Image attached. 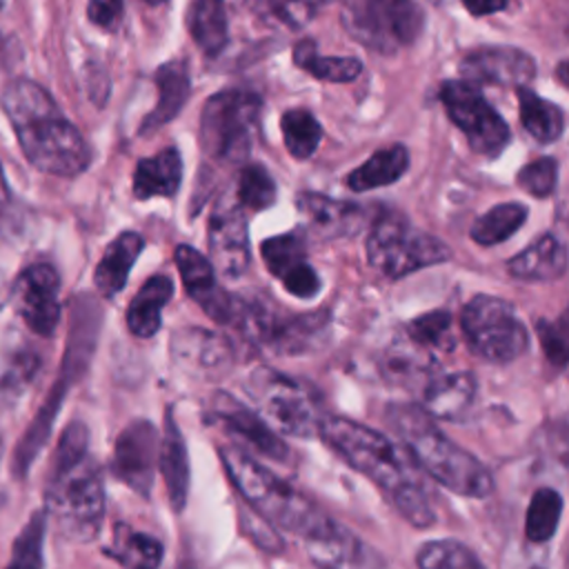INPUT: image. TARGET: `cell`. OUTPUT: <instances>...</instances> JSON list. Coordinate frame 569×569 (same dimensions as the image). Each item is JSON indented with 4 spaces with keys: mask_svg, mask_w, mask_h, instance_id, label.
Wrapping results in <instances>:
<instances>
[{
    "mask_svg": "<svg viewBox=\"0 0 569 569\" xmlns=\"http://www.w3.org/2000/svg\"><path fill=\"white\" fill-rule=\"evenodd\" d=\"M280 131H282L287 151L298 160L311 158L322 140V124L316 120L311 111L302 107H296L282 113Z\"/></svg>",
    "mask_w": 569,
    "mask_h": 569,
    "instance_id": "36",
    "label": "cell"
},
{
    "mask_svg": "<svg viewBox=\"0 0 569 569\" xmlns=\"http://www.w3.org/2000/svg\"><path fill=\"white\" fill-rule=\"evenodd\" d=\"M182 284L187 293L200 305V309L220 325H229L238 305V298L224 291L216 280V269L198 249L178 244L173 251Z\"/></svg>",
    "mask_w": 569,
    "mask_h": 569,
    "instance_id": "18",
    "label": "cell"
},
{
    "mask_svg": "<svg viewBox=\"0 0 569 569\" xmlns=\"http://www.w3.org/2000/svg\"><path fill=\"white\" fill-rule=\"evenodd\" d=\"M122 13H124L122 0H89L87 4L89 20L104 31H116L118 24L122 22Z\"/></svg>",
    "mask_w": 569,
    "mask_h": 569,
    "instance_id": "45",
    "label": "cell"
},
{
    "mask_svg": "<svg viewBox=\"0 0 569 569\" xmlns=\"http://www.w3.org/2000/svg\"><path fill=\"white\" fill-rule=\"evenodd\" d=\"M407 336L416 345L425 349H451V313L445 309H436L429 313H422L407 322Z\"/></svg>",
    "mask_w": 569,
    "mask_h": 569,
    "instance_id": "41",
    "label": "cell"
},
{
    "mask_svg": "<svg viewBox=\"0 0 569 569\" xmlns=\"http://www.w3.org/2000/svg\"><path fill=\"white\" fill-rule=\"evenodd\" d=\"M409 167V151L405 144H391L387 149L369 156L358 169H353L347 178V187L356 193L387 187L398 182Z\"/></svg>",
    "mask_w": 569,
    "mask_h": 569,
    "instance_id": "30",
    "label": "cell"
},
{
    "mask_svg": "<svg viewBox=\"0 0 569 569\" xmlns=\"http://www.w3.org/2000/svg\"><path fill=\"white\" fill-rule=\"evenodd\" d=\"M262 98L249 89L213 93L200 113V147L218 164H242L260 127Z\"/></svg>",
    "mask_w": 569,
    "mask_h": 569,
    "instance_id": "6",
    "label": "cell"
},
{
    "mask_svg": "<svg viewBox=\"0 0 569 569\" xmlns=\"http://www.w3.org/2000/svg\"><path fill=\"white\" fill-rule=\"evenodd\" d=\"M247 391L271 429L296 438L316 436L322 409L305 382L271 367H258L247 378Z\"/></svg>",
    "mask_w": 569,
    "mask_h": 569,
    "instance_id": "8",
    "label": "cell"
},
{
    "mask_svg": "<svg viewBox=\"0 0 569 569\" xmlns=\"http://www.w3.org/2000/svg\"><path fill=\"white\" fill-rule=\"evenodd\" d=\"M209 413L218 425H222L224 431H229L240 442L249 445L262 458L276 462H287L291 458L289 447L269 427V422L262 420V416H258L249 407H244L238 398L224 391H216L209 402Z\"/></svg>",
    "mask_w": 569,
    "mask_h": 569,
    "instance_id": "16",
    "label": "cell"
},
{
    "mask_svg": "<svg viewBox=\"0 0 569 569\" xmlns=\"http://www.w3.org/2000/svg\"><path fill=\"white\" fill-rule=\"evenodd\" d=\"M538 329V338L542 345V351L547 356V360L556 367L562 369L567 365V356H569V331H567V318L560 316L558 320L549 322V320H538L536 325Z\"/></svg>",
    "mask_w": 569,
    "mask_h": 569,
    "instance_id": "44",
    "label": "cell"
},
{
    "mask_svg": "<svg viewBox=\"0 0 569 569\" xmlns=\"http://www.w3.org/2000/svg\"><path fill=\"white\" fill-rule=\"evenodd\" d=\"M207 242L211 264L218 273L229 280L240 278L249 269V233H247V216L238 200L222 196L207 224Z\"/></svg>",
    "mask_w": 569,
    "mask_h": 569,
    "instance_id": "13",
    "label": "cell"
},
{
    "mask_svg": "<svg viewBox=\"0 0 569 569\" xmlns=\"http://www.w3.org/2000/svg\"><path fill=\"white\" fill-rule=\"evenodd\" d=\"M465 80L473 84L527 87L536 78V60L516 47L491 44L467 51L458 64Z\"/></svg>",
    "mask_w": 569,
    "mask_h": 569,
    "instance_id": "17",
    "label": "cell"
},
{
    "mask_svg": "<svg viewBox=\"0 0 569 569\" xmlns=\"http://www.w3.org/2000/svg\"><path fill=\"white\" fill-rule=\"evenodd\" d=\"M4 4H7V0H0V9H2V7H4Z\"/></svg>",
    "mask_w": 569,
    "mask_h": 569,
    "instance_id": "49",
    "label": "cell"
},
{
    "mask_svg": "<svg viewBox=\"0 0 569 569\" xmlns=\"http://www.w3.org/2000/svg\"><path fill=\"white\" fill-rule=\"evenodd\" d=\"M307 553L316 565L322 567H371L382 565V558L367 547L356 533L331 522L329 529H325L320 536L305 540Z\"/></svg>",
    "mask_w": 569,
    "mask_h": 569,
    "instance_id": "21",
    "label": "cell"
},
{
    "mask_svg": "<svg viewBox=\"0 0 569 569\" xmlns=\"http://www.w3.org/2000/svg\"><path fill=\"white\" fill-rule=\"evenodd\" d=\"M460 329L469 349L493 365L513 362L529 347V331L518 311L496 296H473L460 313Z\"/></svg>",
    "mask_w": 569,
    "mask_h": 569,
    "instance_id": "9",
    "label": "cell"
},
{
    "mask_svg": "<svg viewBox=\"0 0 569 569\" xmlns=\"http://www.w3.org/2000/svg\"><path fill=\"white\" fill-rule=\"evenodd\" d=\"M322 2L325 0H247V7L267 24L298 31L313 20Z\"/></svg>",
    "mask_w": 569,
    "mask_h": 569,
    "instance_id": "37",
    "label": "cell"
},
{
    "mask_svg": "<svg viewBox=\"0 0 569 569\" xmlns=\"http://www.w3.org/2000/svg\"><path fill=\"white\" fill-rule=\"evenodd\" d=\"M11 305L22 322L38 336H53L60 320V276L47 262L22 269L11 289Z\"/></svg>",
    "mask_w": 569,
    "mask_h": 569,
    "instance_id": "12",
    "label": "cell"
},
{
    "mask_svg": "<svg viewBox=\"0 0 569 569\" xmlns=\"http://www.w3.org/2000/svg\"><path fill=\"white\" fill-rule=\"evenodd\" d=\"M422 569H482V560L458 540L425 542L416 556Z\"/></svg>",
    "mask_w": 569,
    "mask_h": 569,
    "instance_id": "39",
    "label": "cell"
},
{
    "mask_svg": "<svg viewBox=\"0 0 569 569\" xmlns=\"http://www.w3.org/2000/svg\"><path fill=\"white\" fill-rule=\"evenodd\" d=\"M42 536H44V513L38 511L29 525L22 529L13 545L11 567H40L42 565Z\"/></svg>",
    "mask_w": 569,
    "mask_h": 569,
    "instance_id": "43",
    "label": "cell"
},
{
    "mask_svg": "<svg viewBox=\"0 0 569 569\" xmlns=\"http://www.w3.org/2000/svg\"><path fill=\"white\" fill-rule=\"evenodd\" d=\"M440 102L449 120L465 133L469 147L485 158H496L509 142L511 131L505 118L487 102L478 84L447 80L440 87Z\"/></svg>",
    "mask_w": 569,
    "mask_h": 569,
    "instance_id": "11",
    "label": "cell"
},
{
    "mask_svg": "<svg viewBox=\"0 0 569 569\" xmlns=\"http://www.w3.org/2000/svg\"><path fill=\"white\" fill-rule=\"evenodd\" d=\"M293 62L309 76L325 82H351L360 76L362 62L351 56H322L316 42L305 38L293 47Z\"/></svg>",
    "mask_w": 569,
    "mask_h": 569,
    "instance_id": "34",
    "label": "cell"
},
{
    "mask_svg": "<svg viewBox=\"0 0 569 569\" xmlns=\"http://www.w3.org/2000/svg\"><path fill=\"white\" fill-rule=\"evenodd\" d=\"M147 2H151V4H158V2H162V0H147Z\"/></svg>",
    "mask_w": 569,
    "mask_h": 569,
    "instance_id": "48",
    "label": "cell"
},
{
    "mask_svg": "<svg viewBox=\"0 0 569 569\" xmlns=\"http://www.w3.org/2000/svg\"><path fill=\"white\" fill-rule=\"evenodd\" d=\"M478 382L469 371L431 376L422 387V409L438 420H458L476 398Z\"/></svg>",
    "mask_w": 569,
    "mask_h": 569,
    "instance_id": "23",
    "label": "cell"
},
{
    "mask_svg": "<svg viewBox=\"0 0 569 569\" xmlns=\"http://www.w3.org/2000/svg\"><path fill=\"white\" fill-rule=\"evenodd\" d=\"M158 469L164 480L171 509L180 513L189 496V456L182 431L173 420L171 409L164 413V429L158 440Z\"/></svg>",
    "mask_w": 569,
    "mask_h": 569,
    "instance_id": "22",
    "label": "cell"
},
{
    "mask_svg": "<svg viewBox=\"0 0 569 569\" xmlns=\"http://www.w3.org/2000/svg\"><path fill=\"white\" fill-rule=\"evenodd\" d=\"M187 27L204 56H218L229 40V20L222 0H193Z\"/></svg>",
    "mask_w": 569,
    "mask_h": 569,
    "instance_id": "31",
    "label": "cell"
},
{
    "mask_svg": "<svg viewBox=\"0 0 569 569\" xmlns=\"http://www.w3.org/2000/svg\"><path fill=\"white\" fill-rule=\"evenodd\" d=\"M387 420L413 462L431 480L467 498H487L493 491L491 471L473 453L442 433L422 407L391 405Z\"/></svg>",
    "mask_w": 569,
    "mask_h": 569,
    "instance_id": "4",
    "label": "cell"
},
{
    "mask_svg": "<svg viewBox=\"0 0 569 569\" xmlns=\"http://www.w3.org/2000/svg\"><path fill=\"white\" fill-rule=\"evenodd\" d=\"M144 249V238L138 231H122L104 249L93 271V284L104 298H113L129 280L131 267Z\"/></svg>",
    "mask_w": 569,
    "mask_h": 569,
    "instance_id": "26",
    "label": "cell"
},
{
    "mask_svg": "<svg viewBox=\"0 0 569 569\" xmlns=\"http://www.w3.org/2000/svg\"><path fill=\"white\" fill-rule=\"evenodd\" d=\"M562 513V496L551 487H540L533 491L527 518H525V533L531 542H547L560 522Z\"/></svg>",
    "mask_w": 569,
    "mask_h": 569,
    "instance_id": "38",
    "label": "cell"
},
{
    "mask_svg": "<svg viewBox=\"0 0 569 569\" xmlns=\"http://www.w3.org/2000/svg\"><path fill=\"white\" fill-rule=\"evenodd\" d=\"M173 296V280L169 276H151L127 309V327L136 338H151L162 325V309Z\"/></svg>",
    "mask_w": 569,
    "mask_h": 569,
    "instance_id": "29",
    "label": "cell"
},
{
    "mask_svg": "<svg viewBox=\"0 0 569 569\" xmlns=\"http://www.w3.org/2000/svg\"><path fill=\"white\" fill-rule=\"evenodd\" d=\"M262 260L271 276H276L293 298L311 300L318 296L320 278L307 256L305 229L267 238L262 242Z\"/></svg>",
    "mask_w": 569,
    "mask_h": 569,
    "instance_id": "15",
    "label": "cell"
},
{
    "mask_svg": "<svg viewBox=\"0 0 569 569\" xmlns=\"http://www.w3.org/2000/svg\"><path fill=\"white\" fill-rule=\"evenodd\" d=\"M87 427L71 422L56 449L44 489L47 513L71 542H89L104 518V485L98 462L87 451Z\"/></svg>",
    "mask_w": 569,
    "mask_h": 569,
    "instance_id": "3",
    "label": "cell"
},
{
    "mask_svg": "<svg viewBox=\"0 0 569 569\" xmlns=\"http://www.w3.org/2000/svg\"><path fill=\"white\" fill-rule=\"evenodd\" d=\"M316 436L351 469L367 476L413 527L425 529L436 522L433 493L405 447L342 416H322Z\"/></svg>",
    "mask_w": 569,
    "mask_h": 569,
    "instance_id": "1",
    "label": "cell"
},
{
    "mask_svg": "<svg viewBox=\"0 0 569 569\" xmlns=\"http://www.w3.org/2000/svg\"><path fill=\"white\" fill-rule=\"evenodd\" d=\"M0 104L24 158L36 169L73 178L89 167L91 149L87 140L67 120L44 87L27 78H16L4 87Z\"/></svg>",
    "mask_w": 569,
    "mask_h": 569,
    "instance_id": "2",
    "label": "cell"
},
{
    "mask_svg": "<svg viewBox=\"0 0 569 569\" xmlns=\"http://www.w3.org/2000/svg\"><path fill=\"white\" fill-rule=\"evenodd\" d=\"M169 351L173 362L196 378H218L233 362L227 338L202 327H182L173 331Z\"/></svg>",
    "mask_w": 569,
    "mask_h": 569,
    "instance_id": "19",
    "label": "cell"
},
{
    "mask_svg": "<svg viewBox=\"0 0 569 569\" xmlns=\"http://www.w3.org/2000/svg\"><path fill=\"white\" fill-rule=\"evenodd\" d=\"M436 367L438 362L429 349L416 345L409 338L391 342L380 360L382 378L398 387H425Z\"/></svg>",
    "mask_w": 569,
    "mask_h": 569,
    "instance_id": "27",
    "label": "cell"
},
{
    "mask_svg": "<svg viewBox=\"0 0 569 569\" xmlns=\"http://www.w3.org/2000/svg\"><path fill=\"white\" fill-rule=\"evenodd\" d=\"M218 456L233 487L264 522L291 531L302 540H311L331 527L333 520L327 513L249 453L229 445L220 447Z\"/></svg>",
    "mask_w": 569,
    "mask_h": 569,
    "instance_id": "5",
    "label": "cell"
},
{
    "mask_svg": "<svg viewBox=\"0 0 569 569\" xmlns=\"http://www.w3.org/2000/svg\"><path fill=\"white\" fill-rule=\"evenodd\" d=\"M296 207L305 218V231L313 233L318 240L353 236L365 220L362 207L313 191L298 193Z\"/></svg>",
    "mask_w": 569,
    "mask_h": 569,
    "instance_id": "20",
    "label": "cell"
},
{
    "mask_svg": "<svg viewBox=\"0 0 569 569\" xmlns=\"http://www.w3.org/2000/svg\"><path fill=\"white\" fill-rule=\"evenodd\" d=\"M342 22L360 44L389 56L420 38L425 11L416 0H347Z\"/></svg>",
    "mask_w": 569,
    "mask_h": 569,
    "instance_id": "10",
    "label": "cell"
},
{
    "mask_svg": "<svg viewBox=\"0 0 569 569\" xmlns=\"http://www.w3.org/2000/svg\"><path fill=\"white\" fill-rule=\"evenodd\" d=\"M236 200L240 202L242 209H249V211H262L271 207L276 200V182L271 173L258 162L244 164L240 171Z\"/></svg>",
    "mask_w": 569,
    "mask_h": 569,
    "instance_id": "40",
    "label": "cell"
},
{
    "mask_svg": "<svg viewBox=\"0 0 569 569\" xmlns=\"http://www.w3.org/2000/svg\"><path fill=\"white\" fill-rule=\"evenodd\" d=\"M104 553L124 567L153 569L162 562V542L118 522L113 527V542L104 547Z\"/></svg>",
    "mask_w": 569,
    "mask_h": 569,
    "instance_id": "33",
    "label": "cell"
},
{
    "mask_svg": "<svg viewBox=\"0 0 569 569\" xmlns=\"http://www.w3.org/2000/svg\"><path fill=\"white\" fill-rule=\"evenodd\" d=\"M9 200V187H7V180H4V171H2V164H0V204Z\"/></svg>",
    "mask_w": 569,
    "mask_h": 569,
    "instance_id": "47",
    "label": "cell"
},
{
    "mask_svg": "<svg viewBox=\"0 0 569 569\" xmlns=\"http://www.w3.org/2000/svg\"><path fill=\"white\" fill-rule=\"evenodd\" d=\"M153 80H156V89H158V100L140 124L142 136H149L156 129L171 122L182 111V107L189 98V91H191L189 69H187L184 60H169V62L160 64L156 69Z\"/></svg>",
    "mask_w": 569,
    "mask_h": 569,
    "instance_id": "24",
    "label": "cell"
},
{
    "mask_svg": "<svg viewBox=\"0 0 569 569\" xmlns=\"http://www.w3.org/2000/svg\"><path fill=\"white\" fill-rule=\"evenodd\" d=\"M182 180V158L176 147H167L156 156L140 158L133 171V196L138 200L171 198Z\"/></svg>",
    "mask_w": 569,
    "mask_h": 569,
    "instance_id": "28",
    "label": "cell"
},
{
    "mask_svg": "<svg viewBox=\"0 0 569 569\" xmlns=\"http://www.w3.org/2000/svg\"><path fill=\"white\" fill-rule=\"evenodd\" d=\"M325 2H327V0H325Z\"/></svg>",
    "mask_w": 569,
    "mask_h": 569,
    "instance_id": "50",
    "label": "cell"
},
{
    "mask_svg": "<svg viewBox=\"0 0 569 569\" xmlns=\"http://www.w3.org/2000/svg\"><path fill=\"white\" fill-rule=\"evenodd\" d=\"M451 258L449 244L440 238L416 229L405 216L385 211L371 224L367 236V260L385 278L398 280L418 269Z\"/></svg>",
    "mask_w": 569,
    "mask_h": 569,
    "instance_id": "7",
    "label": "cell"
},
{
    "mask_svg": "<svg viewBox=\"0 0 569 569\" xmlns=\"http://www.w3.org/2000/svg\"><path fill=\"white\" fill-rule=\"evenodd\" d=\"M471 16H491L505 9L507 0H462Z\"/></svg>",
    "mask_w": 569,
    "mask_h": 569,
    "instance_id": "46",
    "label": "cell"
},
{
    "mask_svg": "<svg viewBox=\"0 0 569 569\" xmlns=\"http://www.w3.org/2000/svg\"><path fill=\"white\" fill-rule=\"evenodd\" d=\"M160 433L149 420L129 422L116 438L111 471L129 489L149 498L158 469Z\"/></svg>",
    "mask_w": 569,
    "mask_h": 569,
    "instance_id": "14",
    "label": "cell"
},
{
    "mask_svg": "<svg viewBox=\"0 0 569 569\" xmlns=\"http://www.w3.org/2000/svg\"><path fill=\"white\" fill-rule=\"evenodd\" d=\"M520 122L525 131L540 144L556 142L565 131V113L556 102L540 98L529 87H518Z\"/></svg>",
    "mask_w": 569,
    "mask_h": 569,
    "instance_id": "32",
    "label": "cell"
},
{
    "mask_svg": "<svg viewBox=\"0 0 569 569\" xmlns=\"http://www.w3.org/2000/svg\"><path fill=\"white\" fill-rule=\"evenodd\" d=\"M516 182L522 191L536 198H549L556 191V182H558V160L551 156H542L538 160L527 162L518 171Z\"/></svg>",
    "mask_w": 569,
    "mask_h": 569,
    "instance_id": "42",
    "label": "cell"
},
{
    "mask_svg": "<svg viewBox=\"0 0 569 569\" xmlns=\"http://www.w3.org/2000/svg\"><path fill=\"white\" fill-rule=\"evenodd\" d=\"M527 220V207L520 202H502L473 220L469 236L476 244L493 247L511 238Z\"/></svg>",
    "mask_w": 569,
    "mask_h": 569,
    "instance_id": "35",
    "label": "cell"
},
{
    "mask_svg": "<svg viewBox=\"0 0 569 569\" xmlns=\"http://www.w3.org/2000/svg\"><path fill=\"white\" fill-rule=\"evenodd\" d=\"M567 269V249L562 240L547 231L525 251L516 253L507 262V271L518 280L529 282H551L558 280Z\"/></svg>",
    "mask_w": 569,
    "mask_h": 569,
    "instance_id": "25",
    "label": "cell"
}]
</instances>
